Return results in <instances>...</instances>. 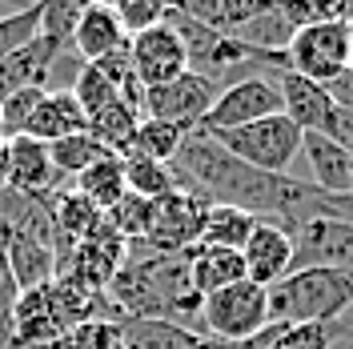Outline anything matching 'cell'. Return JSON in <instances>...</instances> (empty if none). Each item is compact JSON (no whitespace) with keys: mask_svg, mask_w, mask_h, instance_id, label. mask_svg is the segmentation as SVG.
<instances>
[{"mask_svg":"<svg viewBox=\"0 0 353 349\" xmlns=\"http://www.w3.org/2000/svg\"><path fill=\"white\" fill-rule=\"evenodd\" d=\"M61 44L48 41V37H37L32 44H24L21 52H12V57H4L0 61V105L12 97V92H21V88H48V77H52V68L61 61Z\"/></svg>","mask_w":353,"mask_h":349,"instance_id":"cell-14","label":"cell"},{"mask_svg":"<svg viewBox=\"0 0 353 349\" xmlns=\"http://www.w3.org/2000/svg\"><path fill=\"white\" fill-rule=\"evenodd\" d=\"M293 245V273L297 269H353V225L337 217L281 221Z\"/></svg>","mask_w":353,"mask_h":349,"instance_id":"cell-6","label":"cell"},{"mask_svg":"<svg viewBox=\"0 0 353 349\" xmlns=\"http://www.w3.org/2000/svg\"><path fill=\"white\" fill-rule=\"evenodd\" d=\"M281 112V92L269 77H249L237 85L221 88L209 117L201 121V132H229V129H245L253 121L277 117Z\"/></svg>","mask_w":353,"mask_h":349,"instance_id":"cell-9","label":"cell"},{"mask_svg":"<svg viewBox=\"0 0 353 349\" xmlns=\"http://www.w3.org/2000/svg\"><path fill=\"white\" fill-rule=\"evenodd\" d=\"M169 169H173V181L181 193L197 197L205 205L245 209L253 217L305 221V217H321V209H325V193L313 189L309 181L257 173L245 161H237L229 149H221L217 141L201 129H193L181 141Z\"/></svg>","mask_w":353,"mask_h":349,"instance_id":"cell-1","label":"cell"},{"mask_svg":"<svg viewBox=\"0 0 353 349\" xmlns=\"http://www.w3.org/2000/svg\"><path fill=\"white\" fill-rule=\"evenodd\" d=\"M129 65L137 72L141 88H157L176 81L181 72H189V52L169 24L161 21L149 32H137L129 37Z\"/></svg>","mask_w":353,"mask_h":349,"instance_id":"cell-10","label":"cell"},{"mask_svg":"<svg viewBox=\"0 0 353 349\" xmlns=\"http://www.w3.org/2000/svg\"><path fill=\"white\" fill-rule=\"evenodd\" d=\"M48 153H52V165H57L61 177H81L88 165H97L101 157H109V149L85 129V132H77V137H65V141L48 145Z\"/></svg>","mask_w":353,"mask_h":349,"instance_id":"cell-28","label":"cell"},{"mask_svg":"<svg viewBox=\"0 0 353 349\" xmlns=\"http://www.w3.org/2000/svg\"><path fill=\"white\" fill-rule=\"evenodd\" d=\"M213 101H217V88L209 85L205 77H197V72H181V77L169 81V85L145 88V105H141V112L153 117V121H165V125H176V129L193 132V129H201V121L209 117Z\"/></svg>","mask_w":353,"mask_h":349,"instance_id":"cell-8","label":"cell"},{"mask_svg":"<svg viewBox=\"0 0 353 349\" xmlns=\"http://www.w3.org/2000/svg\"><path fill=\"white\" fill-rule=\"evenodd\" d=\"M350 197H353V161H350Z\"/></svg>","mask_w":353,"mask_h":349,"instance_id":"cell-38","label":"cell"},{"mask_svg":"<svg viewBox=\"0 0 353 349\" xmlns=\"http://www.w3.org/2000/svg\"><path fill=\"white\" fill-rule=\"evenodd\" d=\"M85 129H88V117L77 105V97L68 88H57V92H44V101L37 105L24 137H32L41 145H57V141L77 137V132H85Z\"/></svg>","mask_w":353,"mask_h":349,"instance_id":"cell-18","label":"cell"},{"mask_svg":"<svg viewBox=\"0 0 353 349\" xmlns=\"http://www.w3.org/2000/svg\"><path fill=\"white\" fill-rule=\"evenodd\" d=\"M277 92H281V112L297 125L301 132H325L337 112V101H333V88L317 85V81H305L297 72H281L277 77Z\"/></svg>","mask_w":353,"mask_h":349,"instance_id":"cell-12","label":"cell"},{"mask_svg":"<svg viewBox=\"0 0 353 349\" xmlns=\"http://www.w3.org/2000/svg\"><path fill=\"white\" fill-rule=\"evenodd\" d=\"M301 161L309 165V185L330 197H350V161L353 157L330 141L325 132H305L301 137Z\"/></svg>","mask_w":353,"mask_h":349,"instance_id":"cell-17","label":"cell"},{"mask_svg":"<svg viewBox=\"0 0 353 349\" xmlns=\"http://www.w3.org/2000/svg\"><path fill=\"white\" fill-rule=\"evenodd\" d=\"M0 257H4V265H8V273H12V281H17L21 293L57 281V257H52V249L32 237H24V233L4 229L0 233Z\"/></svg>","mask_w":353,"mask_h":349,"instance_id":"cell-15","label":"cell"},{"mask_svg":"<svg viewBox=\"0 0 353 349\" xmlns=\"http://www.w3.org/2000/svg\"><path fill=\"white\" fill-rule=\"evenodd\" d=\"M57 165H52V153L48 145L32 141V137H12L8 141V185L12 193H28V197H44L57 193Z\"/></svg>","mask_w":353,"mask_h":349,"instance_id":"cell-13","label":"cell"},{"mask_svg":"<svg viewBox=\"0 0 353 349\" xmlns=\"http://www.w3.org/2000/svg\"><path fill=\"white\" fill-rule=\"evenodd\" d=\"M269 326V293L253 281H237L201 297V337L249 341Z\"/></svg>","mask_w":353,"mask_h":349,"instance_id":"cell-5","label":"cell"},{"mask_svg":"<svg viewBox=\"0 0 353 349\" xmlns=\"http://www.w3.org/2000/svg\"><path fill=\"white\" fill-rule=\"evenodd\" d=\"M257 221H261V217H253V213H245V209L209 205L201 245H217V249H233V253H241L245 241L253 237V229H257Z\"/></svg>","mask_w":353,"mask_h":349,"instance_id":"cell-23","label":"cell"},{"mask_svg":"<svg viewBox=\"0 0 353 349\" xmlns=\"http://www.w3.org/2000/svg\"><path fill=\"white\" fill-rule=\"evenodd\" d=\"M325 137H330V141H337V145L353 157V109H350V105H337V112H333Z\"/></svg>","mask_w":353,"mask_h":349,"instance_id":"cell-36","label":"cell"},{"mask_svg":"<svg viewBox=\"0 0 353 349\" xmlns=\"http://www.w3.org/2000/svg\"><path fill=\"white\" fill-rule=\"evenodd\" d=\"M121 346L125 349H209V337L173 321H121Z\"/></svg>","mask_w":353,"mask_h":349,"instance_id":"cell-21","label":"cell"},{"mask_svg":"<svg viewBox=\"0 0 353 349\" xmlns=\"http://www.w3.org/2000/svg\"><path fill=\"white\" fill-rule=\"evenodd\" d=\"M112 349H125V346H121V341H117V346H112Z\"/></svg>","mask_w":353,"mask_h":349,"instance_id":"cell-39","label":"cell"},{"mask_svg":"<svg viewBox=\"0 0 353 349\" xmlns=\"http://www.w3.org/2000/svg\"><path fill=\"white\" fill-rule=\"evenodd\" d=\"M269 321L277 326H325L353 309V269H297L269 285Z\"/></svg>","mask_w":353,"mask_h":349,"instance_id":"cell-2","label":"cell"},{"mask_svg":"<svg viewBox=\"0 0 353 349\" xmlns=\"http://www.w3.org/2000/svg\"><path fill=\"white\" fill-rule=\"evenodd\" d=\"M189 277H193L197 297H209V293L229 289V285H237V281H249L241 253L217 249V245H193L189 249Z\"/></svg>","mask_w":353,"mask_h":349,"instance_id":"cell-19","label":"cell"},{"mask_svg":"<svg viewBox=\"0 0 353 349\" xmlns=\"http://www.w3.org/2000/svg\"><path fill=\"white\" fill-rule=\"evenodd\" d=\"M125 189L132 197H145V201H161V197L176 193V181H173V169L161 165V161H149V157H132L125 153Z\"/></svg>","mask_w":353,"mask_h":349,"instance_id":"cell-26","label":"cell"},{"mask_svg":"<svg viewBox=\"0 0 353 349\" xmlns=\"http://www.w3.org/2000/svg\"><path fill=\"white\" fill-rule=\"evenodd\" d=\"M0 233H4V221H0Z\"/></svg>","mask_w":353,"mask_h":349,"instance_id":"cell-40","label":"cell"},{"mask_svg":"<svg viewBox=\"0 0 353 349\" xmlns=\"http://www.w3.org/2000/svg\"><path fill=\"white\" fill-rule=\"evenodd\" d=\"M185 17H193L197 24L213 28V32H225V37H237L253 17H261L269 8V0H185L176 4Z\"/></svg>","mask_w":353,"mask_h":349,"instance_id":"cell-20","label":"cell"},{"mask_svg":"<svg viewBox=\"0 0 353 349\" xmlns=\"http://www.w3.org/2000/svg\"><path fill=\"white\" fill-rule=\"evenodd\" d=\"M41 37V4H24L17 12L0 17V61L21 52L24 44H32Z\"/></svg>","mask_w":353,"mask_h":349,"instance_id":"cell-31","label":"cell"},{"mask_svg":"<svg viewBox=\"0 0 353 349\" xmlns=\"http://www.w3.org/2000/svg\"><path fill=\"white\" fill-rule=\"evenodd\" d=\"M221 149L245 161L249 169L257 173H273V177H289V165L301 157V137L305 132L289 121L285 112L277 117H265V121H253L245 129H229V132H209Z\"/></svg>","mask_w":353,"mask_h":349,"instance_id":"cell-3","label":"cell"},{"mask_svg":"<svg viewBox=\"0 0 353 349\" xmlns=\"http://www.w3.org/2000/svg\"><path fill=\"white\" fill-rule=\"evenodd\" d=\"M241 257H245V277L253 285L269 289V285L285 281L293 273V245H289V233L281 229V221L277 217L257 221L253 237L245 241Z\"/></svg>","mask_w":353,"mask_h":349,"instance_id":"cell-11","label":"cell"},{"mask_svg":"<svg viewBox=\"0 0 353 349\" xmlns=\"http://www.w3.org/2000/svg\"><path fill=\"white\" fill-rule=\"evenodd\" d=\"M205 217H209V205L176 189V193L153 201V221H149V233L141 245L153 253H189L193 245H201Z\"/></svg>","mask_w":353,"mask_h":349,"instance_id":"cell-7","label":"cell"},{"mask_svg":"<svg viewBox=\"0 0 353 349\" xmlns=\"http://www.w3.org/2000/svg\"><path fill=\"white\" fill-rule=\"evenodd\" d=\"M105 221L117 229V237L125 241V245H132V241H145V233H149V221H153V201L125 193L109 209V213H105Z\"/></svg>","mask_w":353,"mask_h":349,"instance_id":"cell-29","label":"cell"},{"mask_svg":"<svg viewBox=\"0 0 353 349\" xmlns=\"http://www.w3.org/2000/svg\"><path fill=\"white\" fill-rule=\"evenodd\" d=\"M72 189L85 197V201H92L101 213H109L112 205L129 193V189H125V161H121L117 153L101 157V161L88 165L81 177H72Z\"/></svg>","mask_w":353,"mask_h":349,"instance_id":"cell-22","label":"cell"},{"mask_svg":"<svg viewBox=\"0 0 353 349\" xmlns=\"http://www.w3.org/2000/svg\"><path fill=\"white\" fill-rule=\"evenodd\" d=\"M81 12H85V4H77V0H48V4H41V37L57 41L61 48H72V32H77Z\"/></svg>","mask_w":353,"mask_h":349,"instance_id":"cell-32","label":"cell"},{"mask_svg":"<svg viewBox=\"0 0 353 349\" xmlns=\"http://www.w3.org/2000/svg\"><path fill=\"white\" fill-rule=\"evenodd\" d=\"M137 125H141V109H132V105H125V101H112L109 109H101L97 117H88V132L117 157L129 149Z\"/></svg>","mask_w":353,"mask_h":349,"instance_id":"cell-24","label":"cell"},{"mask_svg":"<svg viewBox=\"0 0 353 349\" xmlns=\"http://www.w3.org/2000/svg\"><path fill=\"white\" fill-rule=\"evenodd\" d=\"M289 72L317 81V85H337L353 61V24L345 21H321L309 24L301 32H293V41L285 48Z\"/></svg>","mask_w":353,"mask_h":349,"instance_id":"cell-4","label":"cell"},{"mask_svg":"<svg viewBox=\"0 0 353 349\" xmlns=\"http://www.w3.org/2000/svg\"><path fill=\"white\" fill-rule=\"evenodd\" d=\"M237 41L249 44V48H257V52H285L289 41H293V28H289V21L277 12V0H269V8H265L261 17H253V21L237 32Z\"/></svg>","mask_w":353,"mask_h":349,"instance_id":"cell-27","label":"cell"},{"mask_svg":"<svg viewBox=\"0 0 353 349\" xmlns=\"http://www.w3.org/2000/svg\"><path fill=\"white\" fill-rule=\"evenodd\" d=\"M68 92L77 97V105L85 109V117H97L101 109H109L112 101H121L117 88H112V81L97 65H81L77 68V77H72V88H68Z\"/></svg>","mask_w":353,"mask_h":349,"instance_id":"cell-30","label":"cell"},{"mask_svg":"<svg viewBox=\"0 0 353 349\" xmlns=\"http://www.w3.org/2000/svg\"><path fill=\"white\" fill-rule=\"evenodd\" d=\"M333 333H337V321H325V326H285L273 349H330Z\"/></svg>","mask_w":353,"mask_h":349,"instance_id":"cell-35","label":"cell"},{"mask_svg":"<svg viewBox=\"0 0 353 349\" xmlns=\"http://www.w3.org/2000/svg\"><path fill=\"white\" fill-rule=\"evenodd\" d=\"M8 185V141H4V132H0V189Z\"/></svg>","mask_w":353,"mask_h":349,"instance_id":"cell-37","label":"cell"},{"mask_svg":"<svg viewBox=\"0 0 353 349\" xmlns=\"http://www.w3.org/2000/svg\"><path fill=\"white\" fill-rule=\"evenodd\" d=\"M72 48L85 57V65H97V61H105L112 52L129 48V37H125V28L117 21L112 4H101V0L85 4V12L77 21V32H72Z\"/></svg>","mask_w":353,"mask_h":349,"instance_id":"cell-16","label":"cell"},{"mask_svg":"<svg viewBox=\"0 0 353 349\" xmlns=\"http://www.w3.org/2000/svg\"><path fill=\"white\" fill-rule=\"evenodd\" d=\"M185 137H189V132L176 129V125H165V121H153V117H141V125H137V132H132V141H129V149H125V153L149 157V161L169 165ZM125 153H121V157H125Z\"/></svg>","mask_w":353,"mask_h":349,"instance_id":"cell-25","label":"cell"},{"mask_svg":"<svg viewBox=\"0 0 353 349\" xmlns=\"http://www.w3.org/2000/svg\"><path fill=\"white\" fill-rule=\"evenodd\" d=\"M121 341V326L112 321H81L77 329H68L65 337H57L44 349H112Z\"/></svg>","mask_w":353,"mask_h":349,"instance_id":"cell-33","label":"cell"},{"mask_svg":"<svg viewBox=\"0 0 353 349\" xmlns=\"http://www.w3.org/2000/svg\"><path fill=\"white\" fill-rule=\"evenodd\" d=\"M112 12H117L121 28H125V37H137V32H149V28H157L165 21L169 4H161V0H117Z\"/></svg>","mask_w":353,"mask_h":349,"instance_id":"cell-34","label":"cell"}]
</instances>
